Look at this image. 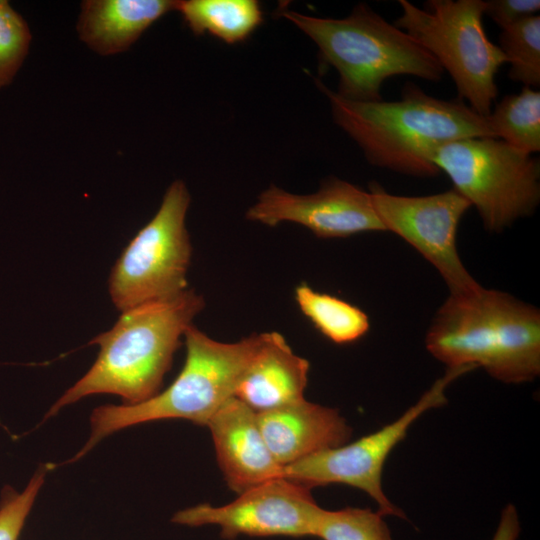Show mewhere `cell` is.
Wrapping results in <instances>:
<instances>
[{
    "mask_svg": "<svg viewBox=\"0 0 540 540\" xmlns=\"http://www.w3.org/2000/svg\"><path fill=\"white\" fill-rule=\"evenodd\" d=\"M334 122L356 142L373 166L414 177L440 171L432 159L445 143L469 137H494L487 117L464 101L440 99L407 82L397 101L358 102L345 99L319 79Z\"/></svg>",
    "mask_w": 540,
    "mask_h": 540,
    "instance_id": "cell-1",
    "label": "cell"
},
{
    "mask_svg": "<svg viewBox=\"0 0 540 540\" xmlns=\"http://www.w3.org/2000/svg\"><path fill=\"white\" fill-rule=\"evenodd\" d=\"M204 307L202 295L188 288L123 311L111 329L89 342L99 346L95 362L52 405L46 418L89 395H118L125 405L155 396L181 338Z\"/></svg>",
    "mask_w": 540,
    "mask_h": 540,
    "instance_id": "cell-2",
    "label": "cell"
},
{
    "mask_svg": "<svg viewBox=\"0 0 540 540\" xmlns=\"http://www.w3.org/2000/svg\"><path fill=\"white\" fill-rule=\"evenodd\" d=\"M428 352L447 368H483L519 384L540 373V312L512 295L481 287L449 295L425 337Z\"/></svg>",
    "mask_w": 540,
    "mask_h": 540,
    "instance_id": "cell-3",
    "label": "cell"
},
{
    "mask_svg": "<svg viewBox=\"0 0 540 540\" xmlns=\"http://www.w3.org/2000/svg\"><path fill=\"white\" fill-rule=\"evenodd\" d=\"M279 12L316 44L321 63L338 72L336 93L345 99L380 101L388 78L410 75L438 82L444 74L427 50L367 4H357L342 19Z\"/></svg>",
    "mask_w": 540,
    "mask_h": 540,
    "instance_id": "cell-4",
    "label": "cell"
},
{
    "mask_svg": "<svg viewBox=\"0 0 540 540\" xmlns=\"http://www.w3.org/2000/svg\"><path fill=\"white\" fill-rule=\"evenodd\" d=\"M186 358L175 380L162 392L134 405H103L91 414V432L70 461L90 451L121 429L164 419H184L206 426L235 395L237 385L256 353L261 334L237 342H220L193 326L184 333Z\"/></svg>",
    "mask_w": 540,
    "mask_h": 540,
    "instance_id": "cell-5",
    "label": "cell"
},
{
    "mask_svg": "<svg viewBox=\"0 0 540 540\" xmlns=\"http://www.w3.org/2000/svg\"><path fill=\"white\" fill-rule=\"evenodd\" d=\"M394 25L427 50L447 71L458 93L476 113L487 117L498 95L496 75L506 58L488 38L483 0H428L421 9L399 0Z\"/></svg>",
    "mask_w": 540,
    "mask_h": 540,
    "instance_id": "cell-6",
    "label": "cell"
},
{
    "mask_svg": "<svg viewBox=\"0 0 540 540\" xmlns=\"http://www.w3.org/2000/svg\"><path fill=\"white\" fill-rule=\"evenodd\" d=\"M453 189L474 206L483 226L500 232L532 215L540 202V162L491 136L469 137L440 146L432 159Z\"/></svg>",
    "mask_w": 540,
    "mask_h": 540,
    "instance_id": "cell-7",
    "label": "cell"
},
{
    "mask_svg": "<svg viewBox=\"0 0 540 540\" xmlns=\"http://www.w3.org/2000/svg\"><path fill=\"white\" fill-rule=\"evenodd\" d=\"M189 205L186 185L174 181L156 214L115 262L108 290L112 303L121 312L188 289L192 246L185 218Z\"/></svg>",
    "mask_w": 540,
    "mask_h": 540,
    "instance_id": "cell-8",
    "label": "cell"
},
{
    "mask_svg": "<svg viewBox=\"0 0 540 540\" xmlns=\"http://www.w3.org/2000/svg\"><path fill=\"white\" fill-rule=\"evenodd\" d=\"M473 369L468 366L447 368L445 374L393 422L355 441L316 452L289 464L283 467L282 476L309 488L328 484L357 488L378 504L383 515L406 518L383 491L385 462L422 414L447 402L446 388Z\"/></svg>",
    "mask_w": 540,
    "mask_h": 540,
    "instance_id": "cell-9",
    "label": "cell"
},
{
    "mask_svg": "<svg viewBox=\"0 0 540 540\" xmlns=\"http://www.w3.org/2000/svg\"><path fill=\"white\" fill-rule=\"evenodd\" d=\"M369 192L385 231L400 236L433 265L450 295H469L482 287L457 250L458 226L471 207L460 193L452 188L426 196H399L376 182L370 183Z\"/></svg>",
    "mask_w": 540,
    "mask_h": 540,
    "instance_id": "cell-10",
    "label": "cell"
},
{
    "mask_svg": "<svg viewBox=\"0 0 540 540\" xmlns=\"http://www.w3.org/2000/svg\"><path fill=\"white\" fill-rule=\"evenodd\" d=\"M322 508L311 488L285 477L268 480L238 494L230 503H208L178 511L174 523L191 527L215 525L227 540L250 537H314Z\"/></svg>",
    "mask_w": 540,
    "mask_h": 540,
    "instance_id": "cell-11",
    "label": "cell"
},
{
    "mask_svg": "<svg viewBox=\"0 0 540 540\" xmlns=\"http://www.w3.org/2000/svg\"><path fill=\"white\" fill-rule=\"evenodd\" d=\"M246 218L267 226L297 223L326 239L385 231L370 192L336 177L328 178L318 191L307 195L272 185L247 210Z\"/></svg>",
    "mask_w": 540,
    "mask_h": 540,
    "instance_id": "cell-12",
    "label": "cell"
},
{
    "mask_svg": "<svg viewBox=\"0 0 540 540\" xmlns=\"http://www.w3.org/2000/svg\"><path fill=\"white\" fill-rule=\"evenodd\" d=\"M216 459L224 480L240 494L268 480L282 477L261 433L257 413L236 397L229 399L208 421Z\"/></svg>",
    "mask_w": 540,
    "mask_h": 540,
    "instance_id": "cell-13",
    "label": "cell"
},
{
    "mask_svg": "<svg viewBox=\"0 0 540 540\" xmlns=\"http://www.w3.org/2000/svg\"><path fill=\"white\" fill-rule=\"evenodd\" d=\"M258 424L275 460L285 467L316 452L345 444L352 430L335 408L305 398L263 413Z\"/></svg>",
    "mask_w": 540,
    "mask_h": 540,
    "instance_id": "cell-14",
    "label": "cell"
},
{
    "mask_svg": "<svg viewBox=\"0 0 540 540\" xmlns=\"http://www.w3.org/2000/svg\"><path fill=\"white\" fill-rule=\"evenodd\" d=\"M309 368L308 360L295 354L280 333H261L234 397L256 413L294 403L305 398Z\"/></svg>",
    "mask_w": 540,
    "mask_h": 540,
    "instance_id": "cell-15",
    "label": "cell"
},
{
    "mask_svg": "<svg viewBox=\"0 0 540 540\" xmlns=\"http://www.w3.org/2000/svg\"><path fill=\"white\" fill-rule=\"evenodd\" d=\"M176 9L171 0H87L77 31L101 55L126 51L159 18Z\"/></svg>",
    "mask_w": 540,
    "mask_h": 540,
    "instance_id": "cell-16",
    "label": "cell"
},
{
    "mask_svg": "<svg viewBox=\"0 0 540 540\" xmlns=\"http://www.w3.org/2000/svg\"><path fill=\"white\" fill-rule=\"evenodd\" d=\"M175 10L195 35L208 33L228 44L244 41L263 21L255 0H183Z\"/></svg>",
    "mask_w": 540,
    "mask_h": 540,
    "instance_id": "cell-17",
    "label": "cell"
},
{
    "mask_svg": "<svg viewBox=\"0 0 540 540\" xmlns=\"http://www.w3.org/2000/svg\"><path fill=\"white\" fill-rule=\"evenodd\" d=\"M294 297L303 315L333 343L349 344L369 331L367 314L343 299L315 291L306 283L295 288Z\"/></svg>",
    "mask_w": 540,
    "mask_h": 540,
    "instance_id": "cell-18",
    "label": "cell"
},
{
    "mask_svg": "<svg viewBox=\"0 0 540 540\" xmlns=\"http://www.w3.org/2000/svg\"><path fill=\"white\" fill-rule=\"evenodd\" d=\"M487 120L494 137L528 154L540 151V92L535 88L503 97Z\"/></svg>",
    "mask_w": 540,
    "mask_h": 540,
    "instance_id": "cell-19",
    "label": "cell"
},
{
    "mask_svg": "<svg viewBox=\"0 0 540 540\" xmlns=\"http://www.w3.org/2000/svg\"><path fill=\"white\" fill-rule=\"evenodd\" d=\"M509 64L508 78L536 88L540 85V16L501 29L497 45Z\"/></svg>",
    "mask_w": 540,
    "mask_h": 540,
    "instance_id": "cell-20",
    "label": "cell"
},
{
    "mask_svg": "<svg viewBox=\"0 0 540 540\" xmlns=\"http://www.w3.org/2000/svg\"><path fill=\"white\" fill-rule=\"evenodd\" d=\"M384 516L379 510L369 508H322L314 537L321 540H392Z\"/></svg>",
    "mask_w": 540,
    "mask_h": 540,
    "instance_id": "cell-21",
    "label": "cell"
},
{
    "mask_svg": "<svg viewBox=\"0 0 540 540\" xmlns=\"http://www.w3.org/2000/svg\"><path fill=\"white\" fill-rule=\"evenodd\" d=\"M31 33L24 18L0 0V88L9 85L28 54Z\"/></svg>",
    "mask_w": 540,
    "mask_h": 540,
    "instance_id": "cell-22",
    "label": "cell"
},
{
    "mask_svg": "<svg viewBox=\"0 0 540 540\" xmlns=\"http://www.w3.org/2000/svg\"><path fill=\"white\" fill-rule=\"evenodd\" d=\"M45 475L46 467H40L22 492L4 488L0 501V540H18Z\"/></svg>",
    "mask_w": 540,
    "mask_h": 540,
    "instance_id": "cell-23",
    "label": "cell"
},
{
    "mask_svg": "<svg viewBox=\"0 0 540 540\" xmlns=\"http://www.w3.org/2000/svg\"><path fill=\"white\" fill-rule=\"evenodd\" d=\"M539 10V0H488L485 1L484 15L503 29L522 19L537 15Z\"/></svg>",
    "mask_w": 540,
    "mask_h": 540,
    "instance_id": "cell-24",
    "label": "cell"
},
{
    "mask_svg": "<svg viewBox=\"0 0 540 540\" xmlns=\"http://www.w3.org/2000/svg\"><path fill=\"white\" fill-rule=\"evenodd\" d=\"M520 530L517 510L514 505L508 504L501 513L499 524L492 540H517Z\"/></svg>",
    "mask_w": 540,
    "mask_h": 540,
    "instance_id": "cell-25",
    "label": "cell"
}]
</instances>
